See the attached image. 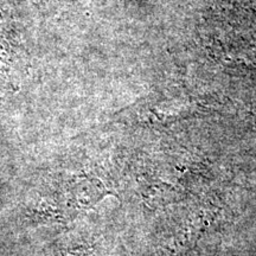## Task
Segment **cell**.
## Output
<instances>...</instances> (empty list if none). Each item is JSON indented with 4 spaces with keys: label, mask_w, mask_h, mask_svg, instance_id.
<instances>
[{
    "label": "cell",
    "mask_w": 256,
    "mask_h": 256,
    "mask_svg": "<svg viewBox=\"0 0 256 256\" xmlns=\"http://www.w3.org/2000/svg\"><path fill=\"white\" fill-rule=\"evenodd\" d=\"M216 211L211 208H202L196 212H194L185 222L182 232L172 242L170 250L172 252H184L194 247V244L200 240L203 234L210 228V226L215 220Z\"/></svg>",
    "instance_id": "6da1fadb"
}]
</instances>
